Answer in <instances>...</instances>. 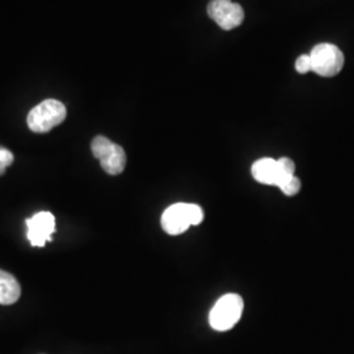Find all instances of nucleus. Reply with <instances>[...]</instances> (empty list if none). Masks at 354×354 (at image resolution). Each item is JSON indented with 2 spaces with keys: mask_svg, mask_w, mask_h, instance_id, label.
Masks as SVG:
<instances>
[{
  "mask_svg": "<svg viewBox=\"0 0 354 354\" xmlns=\"http://www.w3.org/2000/svg\"><path fill=\"white\" fill-rule=\"evenodd\" d=\"M13 163V153L0 146V176L6 172V169Z\"/></svg>",
  "mask_w": 354,
  "mask_h": 354,
  "instance_id": "nucleus-12",
  "label": "nucleus"
},
{
  "mask_svg": "<svg viewBox=\"0 0 354 354\" xmlns=\"http://www.w3.org/2000/svg\"><path fill=\"white\" fill-rule=\"evenodd\" d=\"M21 295V286L16 277L0 269V304L8 306L17 302Z\"/></svg>",
  "mask_w": 354,
  "mask_h": 354,
  "instance_id": "nucleus-9",
  "label": "nucleus"
},
{
  "mask_svg": "<svg viewBox=\"0 0 354 354\" xmlns=\"http://www.w3.org/2000/svg\"><path fill=\"white\" fill-rule=\"evenodd\" d=\"M279 189L282 190V193H283L285 196H289V197L295 196V194H298L299 190H301V180L297 176H292L291 178H289Z\"/></svg>",
  "mask_w": 354,
  "mask_h": 354,
  "instance_id": "nucleus-10",
  "label": "nucleus"
},
{
  "mask_svg": "<svg viewBox=\"0 0 354 354\" xmlns=\"http://www.w3.org/2000/svg\"><path fill=\"white\" fill-rule=\"evenodd\" d=\"M244 310V302L238 294H226L214 304L210 311L209 323L212 328L219 332H225L234 328L241 320Z\"/></svg>",
  "mask_w": 354,
  "mask_h": 354,
  "instance_id": "nucleus-2",
  "label": "nucleus"
},
{
  "mask_svg": "<svg viewBox=\"0 0 354 354\" xmlns=\"http://www.w3.org/2000/svg\"><path fill=\"white\" fill-rule=\"evenodd\" d=\"M28 241L32 247H45L46 243L53 241L55 231V218L49 212H39L32 218L26 219Z\"/></svg>",
  "mask_w": 354,
  "mask_h": 354,
  "instance_id": "nucleus-6",
  "label": "nucleus"
},
{
  "mask_svg": "<svg viewBox=\"0 0 354 354\" xmlns=\"http://www.w3.org/2000/svg\"><path fill=\"white\" fill-rule=\"evenodd\" d=\"M277 163H279V171L283 175H288V176H294L295 175V165L289 158H281V159L277 160Z\"/></svg>",
  "mask_w": 354,
  "mask_h": 354,
  "instance_id": "nucleus-13",
  "label": "nucleus"
},
{
  "mask_svg": "<svg viewBox=\"0 0 354 354\" xmlns=\"http://www.w3.org/2000/svg\"><path fill=\"white\" fill-rule=\"evenodd\" d=\"M91 150L96 159H99L102 168L108 175H120L127 165V153L125 150L108 140L104 136H97L91 143Z\"/></svg>",
  "mask_w": 354,
  "mask_h": 354,
  "instance_id": "nucleus-3",
  "label": "nucleus"
},
{
  "mask_svg": "<svg viewBox=\"0 0 354 354\" xmlns=\"http://www.w3.org/2000/svg\"><path fill=\"white\" fill-rule=\"evenodd\" d=\"M190 226L189 203H175L162 215V227L169 235H180Z\"/></svg>",
  "mask_w": 354,
  "mask_h": 354,
  "instance_id": "nucleus-7",
  "label": "nucleus"
},
{
  "mask_svg": "<svg viewBox=\"0 0 354 354\" xmlns=\"http://www.w3.org/2000/svg\"><path fill=\"white\" fill-rule=\"evenodd\" d=\"M209 16L225 30H232L241 26L244 11L232 0H212L207 7Z\"/></svg>",
  "mask_w": 354,
  "mask_h": 354,
  "instance_id": "nucleus-5",
  "label": "nucleus"
},
{
  "mask_svg": "<svg viewBox=\"0 0 354 354\" xmlns=\"http://www.w3.org/2000/svg\"><path fill=\"white\" fill-rule=\"evenodd\" d=\"M295 70H297L299 74H307V73L313 71L310 54H304V55H301V57L297 59V62H295Z\"/></svg>",
  "mask_w": 354,
  "mask_h": 354,
  "instance_id": "nucleus-11",
  "label": "nucleus"
},
{
  "mask_svg": "<svg viewBox=\"0 0 354 354\" xmlns=\"http://www.w3.org/2000/svg\"><path fill=\"white\" fill-rule=\"evenodd\" d=\"M313 71L317 75L330 77L337 75L344 67V54L333 44H319L311 53Z\"/></svg>",
  "mask_w": 354,
  "mask_h": 354,
  "instance_id": "nucleus-4",
  "label": "nucleus"
},
{
  "mask_svg": "<svg viewBox=\"0 0 354 354\" xmlns=\"http://www.w3.org/2000/svg\"><path fill=\"white\" fill-rule=\"evenodd\" d=\"M252 176L260 184L276 185L279 188H281L289 178L292 177L283 175L279 171L277 160H274L272 158H263V159H259L257 162H254L252 165Z\"/></svg>",
  "mask_w": 354,
  "mask_h": 354,
  "instance_id": "nucleus-8",
  "label": "nucleus"
},
{
  "mask_svg": "<svg viewBox=\"0 0 354 354\" xmlns=\"http://www.w3.org/2000/svg\"><path fill=\"white\" fill-rule=\"evenodd\" d=\"M66 106L61 102L48 99L35 106L26 118L28 127L35 133H48L62 124L66 118Z\"/></svg>",
  "mask_w": 354,
  "mask_h": 354,
  "instance_id": "nucleus-1",
  "label": "nucleus"
}]
</instances>
